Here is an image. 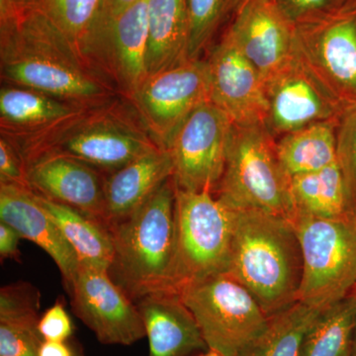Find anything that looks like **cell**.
Masks as SVG:
<instances>
[{
  "label": "cell",
  "mask_w": 356,
  "mask_h": 356,
  "mask_svg": "<svg viewBox=\"0 0 356 356\" xmlns=\"http://www.w3.org/2000/svg\"><path fill=\"white\" fill-rule=\"evenodd\" d=\"M139 0H106V20L116 17Z\"/></svg>",
  "instance_id": "38"
},
{
  "label": "cell",
  "mask_w": 356,
  "mask_h": 356,
  "mask_svg": "<svg viewBox=\"0 0 356 356\" xmlns=\"http://www.w3.org/2000/svg\"><path fill=\"white\" fill-rule=\"evenodd\" d=\"M89 103L76 114L19 144L26 163L41 154H62L108 175L161 147L126 97Z\"/></svg>",
  "instance_id": "2"
},
{
  "label": "cell",
  "mask_w": 356,
  "mask_h": 356,
  "mask_svg": "<svg viewBox=\"0 0 356 356\" xmlns=\"http://www.w3.org/2000/svg\"><path fill=\"white\" fill-rule=\"evenodd\" d=\"M173 175L168 149L158 147L116 172L105 175V222L107 227L138 209Z\"/></svg>",
  "instance_id": "21"
},
{
  "label": "cell",
  "mask_w": 356,
  "mask_h": 356,
  "mask_svg": "<svg viewBox=\"0 0 356 356\" xmlns=\"http://www.w3.org/2000/svg\"><path fill=\"white\" fill-rule=\"evenodd\" d=\"M302 273L293 222L261 211H235L227 274L252 294L267 317L298 301Z\"/></svg>",
  "instance_id": "3"
},
{
  "label": "cell",
  "mask_w": 356,
  "mask_h": 356,
  "mask_svg": "<svg viewBox=\"0 0 356 356\" xmlns=\"http://www.w3.org/2000/svg\"><path fill=\"white\" fill-rule=\"evenodd\" d=\"M264 83L266 127L274 139L318 122L339 120L348 111L295 47L291 57Z\"/></svg>",
  "instance_id": "12"
},
{
  "label": "cell",
  "mask_w": 356,
  "mask_h": 356,
  "mask_svg": "<svg viewBox=\"0 0 356 356\" xmlns=\"http://www.w3.org/2000/svg\"><path fill=\"white\" fill-rule=\"evenodd\" d=\"M88 104L6 84L0 89V132L19 144L51 130Z\"/></svg>",
  "instance_id": "20"
},
{
  "label": "cell",
  "mask_w": 356,
  "mask_h": 356,
  "mask_svg": "<svg viewBox=\"0 0 356 356\" xmlns=\"http://www.w3.org/2000/svg\"><path fill=\"white\" fill-rule=\"evenodd\" d=\"M147 74H153L188 58L186 0H147Z\"/></svg>",
  "instance_id": "22"
},
{
  "label": "cell",
  "mask_w": 356,
  "mask_h": 356,
  "mask_svg": "<svg viewBox=\"0 0 356 356\" xmlns=\"http://www.w3.org/2000/svg\"><path fill=\"white\" fill-rule=\"evenodd\" d=\"M233 125L211 102L203 103L180 124L166 146L177 189L214 194L226 166Z\"/></svg>",
  "instance_id": "10"
},
{
  "label": "cell",
  "mask_w": 356,
  "mask_h": 356,
  "mask_svg": "<svg viewBox=\"0 0 356 356\" xmlns=\"http://www.w3.org/2000/svg\"><path fill=\"white\" fill-rule=\"evenodd\" d=\"M129 100L154 140L166 149L180 124L210 102L206 60L187 58L149 74Z\"/></svg>",
  "instance_id": "11"
},
{
  "label": "cell",
  "mask_w": 356,
  "mask_h": 356,
  "mask_svg": "<svg viewBox=\"0 0 356 356\" xmlns=\"http://www.w3.org/2000/svg\"><path fill=\"white\" fill-rule=\"evenodd\" d=\"M0 70L6 84L67 102L121 95L34 0H0Z\"/></svg>",
  "instance_id": "1"
},
{
  "label": "cell",
  "mask_w": 356,
  "mask_h": 356,
  "mask_svg": "<svg viewBox=\"0 0 356 356\" xmlns=\"http://www.w3.org/2000/svg\"><path fill=\"white\" fill-rule=\"evenodd\" d=\"M283 14L293 24L325 13L336 6L337 0H276Z\"/></svg>",
  "instance_id": "35"
},
{
  "label": "cell",
  "mask_w": 356,
  "mask_h": 356,
  "mask_svg": "<svg viewBox=\"0 0 356 356\" xmlns=\"http://www.w3.org/2000/svg\"><path fill=\"white\" fill-rule=\"evenodd\" d=\"M294 26L299 55L346 109L356 107V9L334 6Z\"/></svg>",
  "instance_id": "9"
},
{
  "label": "cell",
  "mask_w": 356,
  "mask_h": 356,
  "mask_svg": "<svg viewBox=\"0 0 356 356\" xmlns=\"http://www.w3.org/2000/svg\"><path fill=\"white\" fill-rule=\"evenodd\" d=\"M39 323L0 322V356H39Z\"/></svg>",
  "instance_id": "32"
},
{
  "label": "cell",
  "mask_w": 356,
  "mask_h": 356,
  "mask_svg": "<svg viewBox=\"0 0 356 356\" xmlns=\"http://www.w3.org/2000/svg\"><path fill=\"white\" fill-rule=\"evenodd\" d=\"M336 6L356 9V0H337Z\"/></svg>",
  "instance_id": "39"
},
{
  "label": "cell",
  "mask_w": 356,
  "mask_h": 356,
  "mask_svg": "<svg viewBox=\"0 0 356 356\" xmlns=\"http://www.w3.org/2000/svg\"><path fill=\"white\" fill-rule=\"evenodd\" d=\"M39 356H84L83 348L74 337L65 341H44Z\"/></svg>",
  "instance_id": "37"
},
{
  "label": "cell",
  "mask_w": 356,
  "mask_h": 356,
  "mask_svg": "<svg viewBox=\"0 0 356 356\" xmlns=\"http://www.w3.org/2000/svg\"><path fill=\"white\" fill-rule=\"evenodd\" d=\"M38 329L44 341H65L74 337V324L63 298L58 299L40 317Z\"/></svg>",
  "instance_id": "34"
},
{
  "label": "cell",
  "mask_w": 356,
  "mask_h": 356,
  "mask_svg": "<svg viewBox=\"0 0 356 356\" xmlns=\"http://www.w3.org/2000/svg\"><path fill=\"white\" fill-rule=\"evenodd\" d=\"M339 121L311 124L276 140V154L288 177L318 172L337 163Z\"/></svg>",
  "instance_id": "24"
},
{
  "label": "cell",
  "mask_w": 356,
  "mask_h": 356,
  "mask_svg": "<svg viewBox=\"0 0 356 356\" xmlns=\"http://www.w3.org/2000/svg\"><path fill=\"white\" fill-rule=\"evenodd\" d=\"M226 33L264 81L294 51L295 26L276 0H241Z\"/></svg>",
  "instance_id": "16"
},
{
  "label": "cell",
  "mask_w": 356,
  "mask_h": 356,
  "mask_svg": "<svg viewBox=\"0 0 356 356\" xmlns=\"http://www.w3.org/2000/svg\"><path fill=\"white\" fill-rule=\"evenodd\" d=\"M241 0H186L188 14V58H199L222 19Z\"/></svg>",
  "instance_id": "29"
},
{
  "label": "cell",
  "mask_w": 356,
  "mask_h": 356,
  "mask_svg": "<svg viewBox=\"0 0 356 356\" xmlns=\"http://www.w3.org/2000/svg\"><path fill=\"white\" fill-rule=\"evenodd\" d=\"M322 311L297 301L271 316L266 332L245 356H298L306 332Z\"/></svg>",
  "instance_id": "28"
},
{
  "label": "cell",
  "mask_w": 356,
  "mask_h": 356,
  "mask_svg": "<svg viewBox=\"0 0 356 356\" xmlns=\"http://www.w3.org/2000/svg\"><path fill=\"white\" fill-rule=\"evenodd\" d=\"M27 175L35 193L106 225L105 173L70 156L46 154L28 161Z\"/></svg>",
  "instance_id": "17"
},
{
  "label": "cell",
  "mask_w": 356,
  "mask_h": 356,
  "mask_svg": "<svg viewBox=\"0 0 356 356\" xmlns=\"http://www.w3.org/2000/svg\"><path fill=\"white\" fill-rule=\"evenodd\" d=\"M175 193L170 177L138 209L108 227L114 254L107 273L134 303L151 293L177 291Z\"/></svg>",
  "instance_id": "4"
},
{
  "label": "cell",
  "mask_w": 356,
  "mask_h": 356,
  "mask_svg": "<svg viewBox=\"0 0 356 356\" xmlns=\"http://www.w3.org/2000/svg\"><path fill=\"white\" fill-rule=\"evenodd\" d=\"M356 320V288L318 314L302 341L298 356H351Z\"/></svg>",
  "instance_id": "27"
},
{
  "label": "cell",
  "mask_w": 356,
  "mask_h": 356,
  "mask_svg": "<svg viewBox=\"0 0 356 356\" xmlns=\"http://www.w3.org/2000/svg\"><path fill=\"white\" fill-rule=\"evenodd\" d=\"M291 195L296 215L329 220L356 218L337 161L318 172L291 177Z\"/></svg>",
  "instance_id": "25"
},
{
  "label": "cell",
  "mask_w": 356,
  "mask_h": 356,
  "mask_svg": "<svg viewBox=\"0 0 356 356\" xmlns=\"http://www.w3.org/2000/svg\"><path fill=\"white\" fill-rule=\"evenodd\" d=\"M0 184L30 189L24 156L10 140L2 136H0Z\"/></svg>",
  "instance_id": "33"
},
{
  "label": "cell",
  "mask_w": 356,
  "mask_h": 356,
  "mask_svg": "<svg viewBox=\"0 0 356 356\" xmlns=\"http://www.w3.org/2000/svg\"><path fill=\"white\" fill-rule=\"evenodd\" d=\"M149 339V356H196L209 350L179 293H151L136 302Z\"/></svg>",
  "instance_id": "19"
},
{
  "label": "cell",
  "mask_w": 356,
  "mask_h": 356,
  "mask_svg": "<svg viewBox=\"0 0 356 356\" xmlns=\"http://www.w3.org/2000/svg\"><path fill=\"white\" fill-rule=\"evenodd\" d=\"M351 356H356V320H355V334H353V355H351Z\"/></svg>",
  "instance_id": "41"
},
{
  "label": "cell",
  "mask_w": 356,
  "mask_h": 356,
  "mask_svg": "<svg viewBox=\"0 0 356 356\" xmlns=\"http://www.w3.org/2000/svg\"><path fill=\"white\" fill-rule=\"evenodd\" d=\"M177 189V259L175 288L227 274L235 211L211 192Z\"/></svg>",
  "instance_id": "8"
},
{
  "label": "cell",
  "mask_w": 356,
  "mask_h": 356,
  "mask_svg": "<svg viewBox=\"0 0 356 356\" xmlns=\"http://www.w3.org/2000/svg\"><path fill=\"white\" fill-rule=\"evenodd\" d=\"M41 293L27 281L0 289V322L39 323Z\"/></svg>",
  "instance_id": "30"
},
{
  "label": "cell",
  "mask_w": 356,
  "mask_h": 356,
  "mask_svg": "<svg viewBox=\"0 0 356 356\" xmlns=\"http://www.w3.org/2000/svg\"><path fill=\"white\" fill-rule=\"evenodd\" d=\"M21 236L15 229L0 221V257L1 261L13 259L21 262L19 241Z\"/></svg>",
  "instance_id": "36"
},
{
  "label": "cell",
  "mask_w": 356,
  "mask_h": 356,
  "mask_svg": "<svg viewBox=\"0 0 356 356\" xmlns=\"http://www.w3.org/2000/svg\"><path fill=\"white\" fill-rule=\"evenodd\" d=\"M147 4L139 0L106 20L91 63L123 97H131L147 74Z\"/></svg>",
  "instance_id": "14"
},
{
  "label": "cell",
  "mask_w": 356,
  "mask_h": 356,
  "mask_svg": "<svg viewBox=\"0 0 356 356\" xmlns=\"http://www.w3.org/2000/svg\"><path fill=\"white\" fill-rule=\"evenodd\" d=\"M178 293L209 350L222 356L247 355L268 327L269 318L259 303L228 274L191 283Z\"/></svg>",
  "instance_id": "7"
},
{
  "label": "cell",
  "mask_w": 356,
  "mask_h": 356,
  "mask_svg": "<svg viewBox=\"0 0 356 356\" xmlns=\"http://www.w3.org/2000/svg\"><path fill=\"white\" fill-rule=\"evenodd\" d=\"M35 197L76 252L79 266L108 271L114 254L108 227L70 206L54 202L36 193Z\"/></svg>",
  "instance_id": "23"
},
{
  "label": "cell",
  "mask_w": 356,
  "mask_h": 356,
  "mask_svg": "<svg viewBox=\"0 0 356 356\" xmlns=\"http://www.w3.org/2000/svg\"><path fill=\"white\" fill-rule=\"evenodd\" d=\"M34 2L60 28L84 60L93 67L91 58L106 22V0H34Z\"/></svg>",
  "instance_id": "26"
},
{
  "label": "cell",
  "mask_w": 356,
  "mask_h": 356,
  "mask_svg": "<svg viewBox=\"0 0 356 356\" xmlns=\"http://www.w3.org/2000/svg\"><path fill=\"white\" fill-rule=\"evenodd\" d=\"M196 356H222L221 353H217V351L208 350L205 353H200V355Z\"/></svg>",
  "instance_id": "40"
},
{
  "label": "cell",
  "mask_w": 356,
  "mask_h": 356,
  "mask_svg": "<svg viewBox=\"0 0 356 356\" xmlns=\"http://www.w3.org/2000/svg\"><path fill=\"white\" fill-rule=\"evenodd\" d=\"M293 224L303 261L298 301L325 310L356 288V218L329 220L297 214Z\"/></svg>",
  "instance_id": "6"
},
{
  "label": "cell",
  "mask_w": 356,
  "mask_h": 356,
  "mask_svg": "<svg viewBox=\"0 0 356 356\" xmlns=\"http://www.w3.org/2000/svg\"><path fill=\"white\" fill-rule=\"evenodd\" d=\"M0 221L50 255L62 275L65 291L69 292L79 268V259L57 224L37 201L34 192L0 184Z\"/></svg>",
  "instance_id": "18"
},
{
  "label": "cell",
  "mask_w": 356,
  "mask_h": 356,
  "mask_svg": "<svg viewBox=\"0 0 356 356\" xmlns=\"http://www.w3.org/2000/svg\"><path fill=\"white\" fill-rule=\"evenodd\" d=\"M67 294L74 315L100 343L132 346L146 337L137 305L107 271L79 266Z\"/></svg>",
  "instance_id": "13"
},
{
  "label": "cell",
  "mask_w": 356,
  "mask_h": 356,
  "mask_svg": "<svg viewBox=\"0 0 356 356\" xmlns=\"http://www.w3.org/2000/svg\"><path fill=\"white\" fill-rule=\"evenodd\" d=\"M264 125H233L226 166L214 195L229 209L296 217L288 177Z\"/></svg>",
  "instance_id": "5"
},
{
  "label": "cell",
  "mask_w": 356,
  "mask_h": 356,
  "mask_svg": "<svg viewBox=\"0 0 356 356\" xmlns=\"http://www.w3.org/2000/svg\"><path fill=\"white\" fill-rule=\"evenodd\" d=\"M210 102L234 125H264L267 117L266 83L261 72L225 34L207 60Z\"/></svg>",
  "instance_id": "15"
},
{
  "label": "cell",
  "mask_w": 356,
  "mask_h": 356,
  "mask_svg": "<svg viewBox=\"0 0 356 356\" xmlns=\"http://www.w3.org/2000/svg\"><path fill=\"white\" fill-rule=\"evenodd\" d=\"M337 156L351 207L356 214V107L348 109L339 119Z\"/></svg>",
  "instance_id": "31"
}]
</instances>
